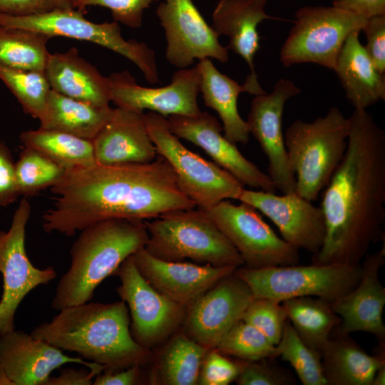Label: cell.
<instances>
[{
    "label": "cell",
    "mask_w": 385,
    "mask_h": 385,
    "mask_svg": "<svg viewBox=\"0 0 385 385\" xmlns=\"http://www.w3.org/2000/svg\"><path fill=\"white\" fill-rule=\"evenodd\" d=\"M349 118L344 155L322 190L326 233L313 264L360 265L384 235L385 133L366 110Z\"/></svg>",
    "instance_id": "cell-1"
},
{
    "label": "cell",
    "mask_w": 385,
    "mask_h": 385,
    "mask_svg": "<svg viewBox=\"0 0 385 385\" xmlns=\"http://www.w3.org/2000/svg\"><path fill=\"white\" fill-rule=\"evenodd\" d=\"M51 191L54 202L42 215L43 230L69 237L104 220L144 221L196 207L160 155L148 163H96L66 170Z\"/></svg>",
    "instance_id": "cell-2"
},
{
    "label": "cell",
    "mask_w": 385,
    "mask_h": 385,
    "mask_svg": "<svg viewBox=\"0 0 385 385\" xmlns=\"http://www.w3.org/2000/svg\"><path fill=\"white\" fill-rule=\"evenodd\" d=\"M59 312L51 322L39 324L30 334L101 364L103 371L141 365L148 359L149 349L131 336L128 309L123 300L88 302Z\"/></svg>",
    "instance_id": "cell-3"
},
{
    "label": "cell",
    "mask_w": 385,
    "mask_h": 385,
    "mask_svg": "<svg viewBox=\"0 0 385 385\" xmlns=\"http://www.w3.org/2000/svg\"><path fill=\"white\" fill-rule=\"evenodd\" d=\"M148 238L142 220L108 219L83 228L70 250L71 265L58 282L52 308L89 302L103 280L144 247Z\"/></svg>",
    "instance_id": "cell-4"
},
{
    "label": "cell",
    "mask_w": 385,
    "mask_h": 385,
    "mask_svg": "<svg viewBox=\"0 0 385 385\" xmlns=\"http://www.w3.org/2000/svg\"><path fill=\"white\" fill-rule=\"evenodd\" d=\"M349 118L337 107L312 122L294 120L287 129L284 143L295 192L314 201L328 184L347 146Z\"/></svg>",
    "instance_id": "cell-5"
},
{
    "label": "cell",
    "mask_w": 385,
    "mask_h": 385,
    "mask_svg": "<svg viewBox=\"0 0 385 385\" xmlns=\"http://www.w3.org/2000/svg\"><path fill=\"white\" fill-rule=\"evenodd\" d=\"M194 209L169 211L144 220L148 235L145 250L165 261L188 259L200 265L243 267L237 250L205 211Z\"/></svg>",
    "instance_id": "cell-6"
},
{
    "label": "cell",
    "mask_w": 385,
    "mask_h": 385,
    "mask_svg": "<svg viewBox=\"0 0 385 385\" xmlns=\"http://www.w3.org/2000/svg\"><path fill=\"white\" fill-rule=\"evenodd\" d=\"M144 124L157 154L171 165L181 190L200 210L226 199L238 200L244 185L227 170L184 146L170 130L168 119L150 111Z\"/></svg>",
    "instance_id": "cell-7"
},
{
    "label": "cell",
    "mask_w": 385,
    "mask_h": 385,
    "mask_svg": "<svg viewBox=\"0 0 385 385\" xmlns=\"http://www.w3.org/2000/svg\"><path fill=\"white\" fill-rule=\"evenodd\" d=\"M361 265L331 263L284 265L251 269L235 273L250 287L255 298L277 302L299 297H318L330 302L350 292L361 276Z\"/></svg>",
    "instance_id": "cell-8"
},
{
    "label": "cell",
    "mask_w": 385,
    "mask_h": 385,
    "mask_svg": "<svg viewBox=\"0 0 385 385\" xmlns=\"http://www.w3.org/2000/svg\"><path fill=\"white\" fill-rule=\"evenodd\" d=\"M86 11L56 10L31 16H11L0 12V25L33 30L51 36H64L90 41L127 58L143 72L145 80L160 81L155 53L145 43L125 40L118 22L96 24L84 17Z\"/></svg>",
    "instance_id": "cell-9"
},
{
    "label": "cell",
    "mask_w": 385,
    "mask_h": 385,
    "mask_svg": "<svg viewBox=\"0 0 385 385\" xmlns=\"http://www.w3.org/2000/svg\"><path fill=\"white\" fill-rule=\"evenodd\" d=\"M295 18L279 52L283 65L310 62L333 70L348 36L361 31L368 21L334 6L302 7Z\"/></svg>",
    "instance_id": "cell-10"
},
{
    "label": "cell",
    "mask_w": 385,
    "mask_h": 385,
    "mask_svg": "<svg viewBox=\"0 0 385 385\" xmlns=\"http://www.w3.org/2000/svg\"><path fill=\"white\" fill-rule=\"evenodd\" d=\"M205 211L237 250L244 267L260 269L299 263V250L279 237L254 207L224 200Z\"/></svg>",
    "instance_id": "cell-11"
},
{
    "label": "cell",
    "mask_w": 385,
    "mask_h": 385,
    "mask_svg": "<svg viewBox=\"0 0 385 385\" xmlns=\"http://www.w3.org/2000/svg\"><path fill=\"white\" fill-rule=\"evenodd\" d=\"M31 206L24 197L15 210L8 231L0 230V273L3 293L0 300V335L15 329L16 309L24 297L40 285H46L56 277L55 269L35 267L26 248V227Z\"/></svg>",
    "instance_id": "cell-12"
},
{
    "label": "cell",
    "mask_w": 385,
    "mask_h": 385,
    "mask_svg": "<svg viewBox=\"0 0 385 385\" xmlns=\"http://www.w3.org/2000/svg\"><path fill=\"white\" fill-rule=\"evenodd\" d=\"M113 274L120 279L117 293L128 306L131 336L142 346L149 349L158 345L184 322L187 308L155 290L140 274L131 255Z\"/></svg>",
    "instance_id": "cell-13"
},
{
    "label": "cell",
    "mask_w": 385,
    "mask_h": 385,
    "mask_svg": "<svg viewBox=\"0 0 385 385\" xmlns=\"http://www.w3.org/2000/svg\"><path fill=\"white\" fill-rule=\"evenodd\" d=\"M167 41L165 58L173 66L187 68L205 58L226 63L227 47L205 21L192 0H165L156 9Z\"/></svg>",
    "instance_id": "cell-14"
},
{
    "label": "cell",
    "mask_w": 385,
    "mask_h": 385,
    "mask_svg": "<svg viewBox=\"0 0 385 385\" xmlns=\"http://www.w3.org/2000/svg\"><path fill=\"white\" fill-rule=\"evenodd\" d=\"M108 78L111 101L118 107L138 113L147 109L164 117L195 116L201 112L197 103L200 76L196 66L177 71L171 83L160 88L139 86L128 71L113 73Z\"/></svg>",
    "instance_id": "cell-15"
},
{
    "label": "cell",
    "mask_w": 385,
    "mask_h": 385,
    "mask_svg": "<svg viewBox=\"0 0 385 385\" xmlns=\"http://www.w3.org/2000/svg\"><path fill=\"white\" fill-rule=\"evenodd\" d=\"M253 299L250 287L235 272L222 278L187 307L185 334L208 349L215 348Z\"/></svg>",
    "instance_id": "cell-16"
},
{
    "label": "cell",
    "mask_w": 385,
    "mask_h": 385,
    "mask_svg": "<svg viewBox=\"0 0 385 385\" xmlns=\"http://www.w3.org/2000/svg\"><path fill=\"white\" fill-rule=\"evenodd\" d=\"M301 89L290 80L282 78L271 93L256 95L251 103L247 124L268 160V175L282 194L295 192L296 180L290 170L282 132L285 103Z\"/></svg>",
    "instance_id": "cell-17"
},
{
    "label": "cell",
    "mask_w": 385,
    "mask_h": 385,
    "mask_svg": "<svg viewBox=\"0 0 385 385\" xmlns=\"http://www.w3.org/2000/svg\"><path fill=\"white\" fill-rule=\"evenodd\" d=\"M238 200L266 215L277 227L282 238L297 250L314 254L322 247L326 233L323 212L295 192L278 195L243 188Z\"/></svg>",
    "instance_id": "cell-18"
},
{
    "label": "cell",
    "mask_w": 385,
    "mask_h": 385,
    "mask_svg": "<svg viewBox=\"0 0 385 385\" xmlns=\"http://www.w3.org/2000/svg\"><path fill=\"white\" fill-rule=\"evenodd\" d=\"M167 119L175 135L200 147L243 185L275 192V185L268 174L244 157L235 143L222 135V128L216 118L201 111L195 116L171 115Z\"/></svg>",
    "instance_id": "cell-19"
},
{
    "label": "cell",
    "mask_w": 385,
    "mask_h": 385,
    "mask_svg": "<svg viewBox=\"0 0 385 385\" xmlns=\"http://www.w3.org/2000/svg\"><path fill=\"white\" fill-rule=\"evenodd\" d=\"M67 363L84 365L98 374L104 370L101 364L66 355L21 330L0 335V369L11 385H44L54 369Z\"/></svg>",
    "instance_id": "cell-20"
},
{
    "label": "cell",
    "mask_w": 385,
    "mask_h": 385,
    "mask_svg": "<svg viewBox=\"0 0 385 385\" xmlns=\"http://www.w3.org/2000/svg\"><path fill=\"white\" fill-rule=\"evenodd\" d=\"M131 257L140 274L155 290L186 308L237 269L165 261L152 256L144 247Z\"/></svg>",
    "instance_id": "cell-21"
},
{
    "label": "cell",
    "mask_w": 385,
    "mask_h": 385,
    "mask_svg": "<svg viewBox=\"0 0 385 385\" xmlns=\"http://www.w3.org/2000/svg\"><path fill=\"white\" fill-rule=\"evenodd\" d=\"M362 260L358 284L350 292L330 302L331 307L341 319L337 327L342 332H367L373 334L379 343L384 342L385 288L379 279V270L385 261L384 245L379 250L366 254Z\"/></svg>",
    "instance_id": "cell-22"
},
{
    "label": "cell",
    "mask_w": 385,
    "mask_h": 385,
    "mask_svg": "<svg viewBox=\"0 0 385 385\" xmlns=\"http://www.w3.org/2000/svg\"><path fill=\"white\" fill-rule=\"evenodd\" d=\"M267 0H220L212 14V27L219 35L230 38L227 47L247 63L250 73L243 85L247 93H266L260 86L255 70L254 58L260 49L258 24L265 19H278L265 11Z\"/></svg>",
    "instance_id": "cell-23"
},
{
    "label": "cell",
    "mask_w": 385,
    "mask_h": 385,
    "mask_svg": "<svg viewBox=\"0 0 385 385\" xmlns=\"http://www.w3.org/2000/svg\"><path fill=\"white\" fill-rule=\"evenodd\" d=\"M143 113L117 107L92 140L97 164L148 163L157 152L146 130Z\"/></svg>",
    "instance_id": "cell-24"
},
{
    "label": "cell",
    "mask_w": 385,
    "mask_h": 385,
    "mask_svg": "<svg viewBox=\"0 0 385 385\" xmlns=\"http://www.w3.org/2000/svg\"><path fill=\"white\" fill-rule=\"evenodd\" d=\"M45 73L53 91L95 106H108V78L81 57L77 48L49 53Z\"/></svg>",
    "instance_id": "cell-25"
},
{
    "label": "cell",
    "mask_w": 385,
    "mask_h": 385,
    "mask_svg": "<svg viewBox=\"0 0 385 385\" xmlns=\"http://www.w3.org/2000/svg\"><path fill=\"white\" fill-rule=\"evenodd\" d=\"M349 334L336 327L322 351L327 385H371L377 369L385 364L384 342L370 355Z\"/></svg>",
    "instance_id": "cell-26"
},
{
    "label": "cell",
    "mask_w": 385,
    "mask_h": 385,
    "mask_svg": "<svg viewBox=\"0 0 385 385\" xmlns=\"http://www.w3.org/2000/svg\"><path fill=\"white\" fill-rule=\"evenodd\" d=\"M359 33L352 32L345 40L334 71L355 109L366 110L385 99V77L361 43Z\"/></svg>",
    "instance_id": "cell-27"
},
{
    "label": "cell",
    "mask_w": 385,
    "mask_h": 385,
    "mask_svg": "<svg viewBox=\"0 0 385 385\" xmlns=\"http://www.w3.org/2000/svg\"><path fill=\"white\" fill-rule=\"evenodd\" d=\"M200 76V92L206 106L215 110L223 123L224 136L233 143L246 144L250 131L239 114L237 98L247 92L246 87L220 73L210 58L199 61L196 66Z\"/></svg>",
    "instance_id": "cell-28"
},
{
    "label": "cell",
    "mask_w": 385,
    "mask_h": 385,
    "mask_svg": "<svg viewBox=\"0 0 385 385\" xmlns=\"http://www.w3.org/2000/svg\"><path fill=\"white\" fill-rule=\"evenodd\" d=\"M113 109L61 95L52 89L40 128L93 140L111 117Z\"/></svg>",
    "instance_id": "cell-29"
},
{
    "label": "cell",
    "mask_w": 385,
    "mask_h": 385,
    "mask_svg": "<svg viewBox=\"0 0 385 385\" xmlns=\"http://www.w3.org/2000/svg\"><path fill=\"white\" fill-rule=\"evenodd\" d=\"M281 304L299 338L322 354L332 332L341 323L330 302L308 296L286 299Z\"/></svg>",
    "instance_id": "cell-30"
},
{
    "label": "cell",
    "mask_w": 385,
    "mask_h": 385,
    "mask_svg": "<svg viewBox=\"0 0 385 385\" xmlns=\"http://www.w3.org/2000/svg\"><path fill=\"white\" fill-rule=\"evenodd\" d=\"M19 140L24 147L39 151L66 170L96 164L91 140L41 128L22 131Z\"/></svg>",
    "instance_id": "cell-31"
},
{
    "label": "cell",
    "mask_w": 385,
    "mask_h": 385,
    "mask_svg": "<svg viewBox=\"0 0 385 385\" xmlns=\"http://www.w3.org/2000/svg\"><path fill=\"white\" fill-rule=\"evenodd\" d=\"M51 37L33 30L0 25V64L20 70L45 71Z\"/></svg>",
    "instance_id": "cell-32"
},
{
    "label": "cell",
    "mask_w": 385,
    "mask_h": 385,
    "mask_svg": "<svg viewBox=\"0 0 385 385\" xmlns=\"http://www.w3.org/2000/svg\"><path fill=\"white\" fill-rule=\"evenodd\" d=\"M208 349L185 333L174 336L163 349L158 361L162 384L195 385Z\"/></svg>",
    "instance_id": "cell-33"
},
{
    "label": "cell",
    "mask_w": 385,
    "mask_h": 385,
    "mask_svg": "<svg viewBox=\"0 0 385 385\" xmlns=\"http://www.w3.org/2000/svg\"><path fill=\"white\" fill-rule=\"evenodd\" d=\"M0 79L21 104L25 113L42 120L51 90L45 71H26L0 64Z\"/></svg>",
    "instance_id": "cell-34"
},
{
    "label": "cell",
    "mask_w": 385,
    "mask_h": 385,
    "mask_svg": "<svg viewBox=\"0 0 385 385\" xmlns=\"http://www.w3.org/2000/svg\"><path fill=\"white\" fill-rule=\"evenodd\" d=\"M66 171L39 151L24 146L15 162L19 195L26 197L51 188L62 179Z\"/></svg>",
    "instance_id": "cell-35"
},
{
    "label": "cell",
    "mask_w": 385,
    "mask_h": 385,
    "mask_svg": "<svg viewBox=\"0 0 385 385\" xmlns=\"http://www.w3.org/2000/svg\"><path fill=\"white\" fill-rule=\"evenodd\" d=\"M276 346L279 356L291 364L302 384L327 385L322 354L299 338L288 319Z\"/></svg>",
    "instance_id": "cell-36"
},
{
    "label": "cell",
    "mask_w": 385,
    "mask_h": 385,
    "mask_svg": "<svg viewBox=\"0 0 385 385\" xmlns=\"http://www.w3.org/2000/svg\"><path fill=\"white\" fill-rule=\"evenodd\" d=\"M215 348L226 356L245 361L279 356L276 345L259 329L242 319L233 325Z\"/></svg>",
    "instance_id": "cell-37"
},
{
    "label": "cell",
    "mask_w": 385,
    "mask_h": 385,
    "mask_svg": "<svg viewBox=\"0 0 385 385\" xmlns=\"http://www.w3.org/2000/svg\"><path fill=\"white\" fill-rule=\"evenodd\" d=\"M241 319L256 327L277 345L282 337L287 317L281 302L270 298L254 297Z\"/></svg>",
    "instance_id": "cell-38"
},
{
    "label": "cell",
    "mask_w": 385,
    "mask_h": 385,
    "mask_svg": "<svg viewBox=\"0 0 385 385\" xmlns=\"http://www.w3.org/2000/svg\"><path fill=\"white\" fill-rule=\"evenodd\" d=\"M274 358L240 361V371L236 379L239 385H293L296 379L287 369L278 365Z\"/></svg>",
    "instance_id": "cell-39"
},
{
    "label": "cell",
    "mask_w": 385,
    "mask_h": 385,
    "mask_svg": "<svg viewBox=\"0 0 385 385\" xmlns=\"http://www.w3.org/2000/svg\"><path fill=\"white\" fill-rule=\"evenodd\" d=\"M158 0H72L76 9L86 11L89 6H100L111 10L113 20L130 28L142 26L144 10Z\"/></svg>",
    "instance_id": "cell-40"
},
{
    "label": "cell",
    "mask_w": 385,
    "mask_h": 385,
    "mask_svg": "<svg viewBox=\"0 0 385 385\" xmlns=\"http://www.w3.org/2000/svg\"><path fill=\"white\" fill-rule=\"evenodd\" d=\"M240 371V361L229 359L216 348L207 350L202 361L197 384L227 385L235 381Z\"/></svg>",
    "instance_id": "cell-41"
},
{
    "label": "cell",
    "mask_w": 385,
    "mask_h": 385,
    "mask_svg": "<svg viewBox=\"0 0 385 385\" xmlns=\"http://www.w3.org/2000/svg\"><path fill=\"white\" fill-rule=\"evenodd\" d=\"M67 9H74L72 0H0V12L11 16H31Z\"/></svg>",
    "instance_id": "cell-42"
},
{
    "label": "cell",
    "mask_w": 385,
    "mask_h": 385,
    "mask_svg": "<svg viewBox=\"0 0 385 385\" xmlns=\"http://www.w3.org/2000/svg\"><path fill=\"white\" fill-rule=\"evenodd\" d=\"M367 39L365 49L376 68L385 73V15L368 19L362 29Z\"/></svg>",
    "instance_id": "cell-43"
},
{
    "label": "cell",
    "mask_w": 385,
    "mask_h": 385,
    "mask_svg": "<svg viewBox=\"0 0 385 385\" xmlns=\"http://www.w3.org/2000/svg\"><path fill=\"white\" fill-rule=\"evenodd\" d=\"M19 196L15 162L9 146L0 140V208L10 205Z\"/></svg>",
    "instance_id": "cell-44"
},
{
    "label": "cell",
    "mask_w": 385,
    "mask_h": 385,
    "mask_svg": "<svg viewBox=\"0 0 385 385\" xmlns=\"http://www.w3.org/2000/svg\"><path fill=\"white\" fill-rule=\"evenodd\" d=\"M332 6L367 19L385 15V0H333Z\"/></svg>",
    "instance_id": "cell-45"
},
{
    "label": "cell",
    "mask_w": 385,
    "mask_h": 385,
    "mask_svg": "<svg viewBox=\"0 0 385 385\" xmlns=\"http://www.w3.org/2000/svg\"><path fill=\"white\" fill-rule=\"evenodd\" d=\"M140 365L135 364L128 368L103 371L98 374L93 381L94 385H134L139 382Z\"/></svg>",
    "instance_id": "cell-46"
},
{
    "label": "cell",
    "mask_w": 385,
    "mask_h": 385,
    "mask_svg": "<svg viewBox=\"0 0 385 385\" xmlns=\"http://www.w3.org/2000/svg\"><path fill=\"white\" fill-rule=\"evenodd\" d=\"M98 374L91 369H64L57 376H49L44 385H91Z\"/></svg>",
    "instance_id": "cell-47"
},
{
    "label": "cell",
    "mask_w": 385,
    "mask_h": 385,
    "mask_svg": "<svg viewBox=\"0 0 385 385\" xmlns=\"http://www.w3.org/2000/svg\"><path fill=\"white\" fill-rule=\"evenodd\" d=\"M385 384V364H383L377 369L372 381L371 385Z\"/></svg>",
    "instance_id": "cell-48"
},
{
    "label": "cell",
    "mask_w": 385,
    "mask_h": 385,
    "mask_svg": "<svg viewBox=\"0 0 385 385\" xmlns=\"http://www.w3.org/2000/svg\"><path fill=\"white\" fill-rule=\"evenodd\" d=\"M0 385H11L9 380L5 376L2 370L0 369Z\"/></svg>",
    "instance_id": "cell-49"
}]
</instances>
